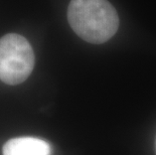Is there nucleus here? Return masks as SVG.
Here are the masks:
<instances>
[{"mask_svg": "<svg viewBox=\"0 0 156 155\" xmlns=\"http://www.w3.org/2000/svg\"><path fill=\"white\" fill-rule=\"evenodd\" d=\"M68 20L80 37L95 44L109 41L119 26L116 9L108 0H71Z\"/></svg>", "mask_w": 156, "mask_h": 155, "instance_id": "f257e3e1", "label": "nucleus"}, {"mask_svg": "<svg viewBox=\"0 0 156 155\" xmlns=\"http://www.w3.org/2000/svg\"><path fill=\"white\" fill-rule=\"evenodd\" d=\"M34 52L25 37L7 33L0 38V80L7 85L23 83L34 68Z\"/></svg>", "mask_w": 156, "mask_h": 155, "instance_id": "f03ea898", "label": "nucleus"}, {"mask_svg": "<svg viewBox=\"0 0 156 155\" xmlns=\"http://www.w3.org/2000/svg\"><path fill=\"white\" fill-rule=\"evenodd\" d=\"M51 145L35 137H17L3 146V155H51Z\"/></svg>", "mask_w": 156, "mask_h": 155, "instance_id": "7ed1b4c3", "label": "nucleus"}]
</instances>
